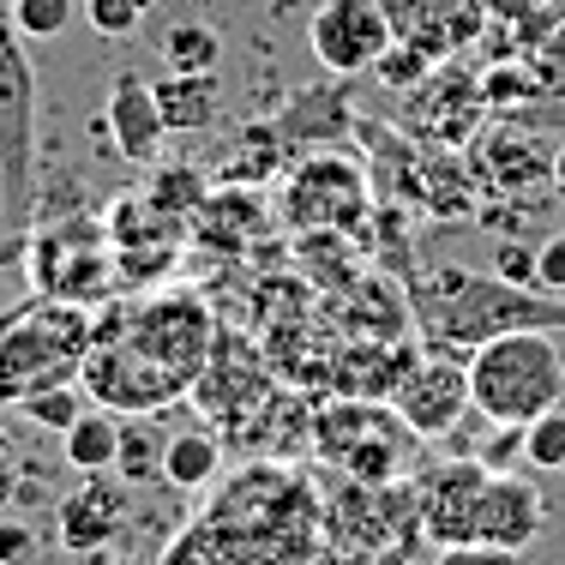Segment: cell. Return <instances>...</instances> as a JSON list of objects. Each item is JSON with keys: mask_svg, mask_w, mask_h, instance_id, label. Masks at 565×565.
Listing matches in <instances>:
<instances>
[{"mask_svg": "<svg viewBox=\"0 0 565 565\" xmlns=\"http://www.w3.org/2000/svg\"><path fill=\"white\" fill-rule=\"evenodd\" d=\"M163 446L169 439H157L151 422H120L115 476L127 481V488H139V481H163Z\"/></svg>", "mask_w": 565, "mask_h": 565, "instance_id": "obj_24", "label": "cell"}, {"mask_svg": "<svg viewBox=\"0 0 565 565\" xmlns=\"http://www.w3.org/2000/svg\"><path fill=\"white\" fill-rule=\"evenodd\" d=\"M0 223H36V73L12 7H0Z\"/></svg>", "mask_w": 565, "mask_h": 565, "instance_id": "obj_6", "label": "cell"}, {"mask_svg": "<svg viewBox=\"0 0 565 565\" xmlns=\"http://www.w3.org/2000/svg\"><path fill=\"white\" fill-rule=\"evenodd\" d=\"M409 115H427L434 127L422 132V139H439V145H463L469 132L481 127V115H488V97H481V78L463 73L457 61H439L434 73L422 78V85L409 90Z\"/></svg>", "mask_w": 565, "mask_h": 565, "instance_id": "obj_15", "label": "cell"}, {"mask_svg": "<svg viewBox=\"0 0 565 565\" xmlns=\"http://www.w3.org/2000/svg\"><path fill=\"white\" fill-rule=\"evenodd\" d=\"M523 463L565 476V403L547 409V415H535V422L523 427Z\"/></svg>", "mask_w": 565, "mask_h": 565, "instance_id": "obj_28", "label": "cell"}, {"mask_svg": "<svg viewBox=\"0 0 565 565\" xmlns=\"http://www.w3.org/2000/svg\"><path fill=\"white\" fill-rule=\"evenodd\" d=\"M205 518L241 547L247 565H313L319 530H326L319 493L301 476H289L282 463L241 469Z\"/></svg>", "mask_w": 565, "mask_h": 565, "instance_id": "obj_3", "label": "cell"}, {"mask_svg": "<svg viewBox=\"0 0 565 565\" xmlns=\"http://www.w3.org/2000/svg\"><path fill=\"white\" fill-rule=\"evenodd\" d=\"M535 289H542V295H565V228L535 247Z\"/></svg>", "mask_w": 565, "mask_h": 565, "instance_id": "obj_31", "label": "cell"}, {"mask_svg": "<svg viewBox=\"0 0 565 565\" xmlns=\"http://www.w3.org/2000/svg\"><path fill=\"white\" fill-rule=\"evenodd\" d=\"M542 488L511 469H488V488L476 500V547H500V554H523L542 535Z\"/></svg>", "mask_w": 565, "mask_h": 565, "instance_id": "obj_13", "label": "cell"}, {"mask_svg": "<svg viewBox=\"0 0 565 565\" xmlns=\"http://www.w3.org/2000/svg\"><path fill=\"white\" fill-rule=\"evenodd\" d=\"M476 174H481V193L523 199L530 186L554 181V163H542V157L518 139V132H493V139L476 145Z\"/></svg>", "mask_w": 565, "mask_h": 565, "instance_id": "obj_19", "label": "cell"}, {"mask_svg": "<svg viewBox=\"0 0 565 565\" xmlns=\"http://www.w3.org/2000/svg\"><path fill=\"white\" fill-rule=\"evenodd\" d=\"M554 0H481V12H488L493 24H523L535 19V12H547Z\"/></svg>", "mask_w": 565, "mask_h": 565, "instance_id": "obj_33", "label": "cell"}, {"mask_svg": "<svg viewBox=\"0 0 565 565\" xmlns=\"http://www.w3.org/2000/svg\"><path fill=\"white\" fill-rule=\"evenodd\" d=\"M493 277L535 289V247H523V241H500V247H493Z\"/></svg>", "mask_w": 565, "mask_h": 565, "instance_id": "obj_32", "label": "cell"}, {"mask_svg": "<svg viewBox=\"0 0 565 565\" xmlns=\"http://www.w3.org/2000/svg\"><path fill=\"white\" fill-rule=\"evenodd\" d=\"M554 186L565 193V145H559V157H554Z\"/></svg>", "mask_w": 565, "mask_h": 565, "instance_id": "obj_36", "label": "cell"}, {"mask_svg": "<svg viewBox=\"0 0 565 565\" xmlns=\"http://www.w3.org/2000/svg\"><path fill=\"white\" fill-rule=\"evenodd\" d=\"M36 554V535L24 523H0V565H24Z\"/></svg>", "mask_w": 565, "mask_h": 565, "instance_id": "obj_34", "label": "cell"}, {"mask_svg": "<svg viewBox=\"0 0 565 565\" xmlns=\"http://www.w3.org/2000/svg\"><path fill=\"white\" fill-rule=\"evenodd\" d=\"M157 565H247V559H241V547L228 542L217 523L199 518V523H186V530L163 547V559H157Z\"/></svg>", "mask_w": 565, "mask_h": 565, "instance_id": "obj_25", "label": "cell"}, {"mask_svg": "<svg viewBox=\"0 0 565 565\" xmlns=\"http://www.w3.org/2000/svg\"><path fill=\"white\" fill-rule=\"evenodd\" d=\"M409 289V319L422 326L427 349H476L500 331L518 326H542V331H565V295H542L505 282L493 271H463V265H409L403 271Z\"/></svg>", "mask_w": 565, "mask_h": 565, "instance_id": "obj_2", "label": "cell"}, {"mask_svg": "<svg viewBox=\"0 0 565 565\" xmlns=\"http://www.w3.org/2000/svg\"><path fill=\"white\" fill-rule=\"evenodd\" d=\"M392 19L380 0H319L307 19V49H313L326 78H367L373 61L392 49Z\"/></svg>", "mask_w": 565, "mask_h": 565, "instance_id": "obj_10", "label": "cell"}, {"mask_svg": "<svg viewBox=\"0 0 565 565\" xmlns=\"http://www.w3.org/2000/svg\"><path fill=\"white\" fill-rule=\"evenodd\" d=\"M392 409L403 415L415 439H446L463 415H476L469 403V361L451 355V349H427L403 367V380L392 385Z\"/></svg>", "mask_w": 565, "mask_h": 565, "instance_id": "obj_11", "label": "cell"}, {"mask_svg": "<svg viewBox=\"0 0 565 565\" xmlns=\"http://www.w3.org/2000/svg\"><path fill=\"white\" fill-rule=\"evenodd\" d=\"M434 55H427V49H415V43H403V36H392V49H385L380 61H373V85H385V90H397V97H409L415 85H422L427 73H434Z\"/></svg>", "mask_w": 565, "mask_h": 565, "instance_id": "obj_27", "label": "cell"}, {"mask_svg": "<svg viewBox=\"0 0 565 565\" xmlns=\"http://www.w3.org/2000/svg\"><path fill=\"white\" fill-rule=\"evenodd\" d=\"M151 90H157V109H163V127L181 132V139L211 132L223 115V85L211 73H181V66H169V78H151Z\"/></svg>", "mask_w": 565, "mask_h": 565, "instance_id": "obj_18", "label": "cell"}, {"mask_svg": "<svg viewBox=\"0 0 565 565\" xmlns=\"http://www.w3.org/2000/svg\"><path fill=\"white\" fill-rule=\"evenodd\" d=\"M90 132H109L115 157H127V163H157V151H163V139H169L163 109H157V90L145 85L139 73H115L109 103H103V115L90 120Z\"/></svg>", "mask_w": 565, "mask_h": 565, "instance_id": "obj_14", "label": "cell"}, {"mask_svg": "<svg viewBox=\"0 0 565 565\" xmlns=\"http://www.w3.org/2000/svg\"><path fill=\"white\" fill-rule=\"evenodd\" d=\"M139 7H145V12H151V7H157V0H139Z\"/></svg>", "mask_w": 565, "mask_h": 565, "instance_id": "obj_38", "label": "cell"}, {"mask_svg": "<svg viewBox=\"0 0 565 565\" xmlns=\"http://www.w3.org/2000/svg\"><path fill=\"white\" fill-rule=\"evenodd\" d=\"M61 451H66V463H73L78 476H109L115 451H120V415L103 409V403H90V409L61 434Z\"/></svg>", "mask_w": 565, "mask_h": 565, "instance_id": "obj_20", "label": "cell"}, {"mask_svg": "<svg viewBox=\"0 0 565 565\" xmlns=\"http://www.w3.org/2000/svg\"><path fill=\"white\" fill-rule=\"evenodd\" d=\"M434 565H518V554H500V547H439Z\"/></svg>", "mask_w": 565, "mask_h": 565, "instance_id": "obj_35", "label": "cell"}, {"mask_svg": "<svg viewBox=\"0 0 565 565\" xmlns=\"http://www.w3.org/2000/svg\"><path fill=\"white\" fill-rule=\"evenodd\" d=\"M85 19L97 36H109V43H120V36H132L145 24V7L139 0H85Z\"/></svg>", "mask_w": 565, "mask_h": 565, "instance_id": "obj_30", "label": "cell"}, {"mask_svg": "<svg viewBox=\"0 0 565 565\" xmlns=\"http://www.w3.org/2000/svg\"><path fill=\"white\" fill-rule=\"evenodd\" d=\"M97 338V313L78 301H49L36 295L31 307L0 319V403L19 409L24 397L49 392V385L78 380Z\"/></svg>", "mask_w": 565, "mask_h": 565, "instance_id": "obj_5", "label": "cell"}, {"mask_svg": "<svg viewBox=\"0 0 565 565\" xmlns=\"http://www.w3.org/2000/svg\"><path fill=\"white\" fill-rule=\"evenodd\" d=\"M78 0H12V24H19L24 43H55V36L73 24Z\"/></svg>", "mask_w": 565, "mask_h": 565, "instance_id": "obj_29", "label": "cell"}, {"mask_svg": "<svg viewBox=\"0 0 565 565\" xmlns=\"http://www.w3.org/2000/svg\"><path fill=\"white\" fill-rule=\"evenodd\" d=\"M282 132L277 127H265V120H253V127H241V145L228 151V163L217 181L223 186H259V181H271V174H289L282 169Z\"/></svg>", "mask_w": 565, "mask_h": 565, "instance_id": "obj_21", "label": "cell"}, {"mask_svg": "<svg viewBox=\"0 0 565 565\" xmlns=\"http://www.w3.org/2000/svg\"><path fill=\"white\" fill-rule=\"evenodd\" d=\"M217 469H223V446L211 434H174L163 446V481H169V488H181V493L211 488Z\"/></svg>", "mask_w": 565, "mask_h": 565, "instance_id": "obj_22", "label": "cell"}, {"mask_svg": "<svg viewBox=\"0 0 565 565\" xmlns=\"http://www.w3.org/2000/svg\"><path fill=\"white\" fill-rule=\"evenodd\" d=\"M211 355H217L211 307L186 289H169L145 295V301H120L97 319L78 385L90 403L115 415H157L193 392Z\"/></svg>", "mask_w": 565, "mask_h": 565, "instance_id": "obj_1", "label": "cell"}, {"mask_svg": "<svg viewBox=\"0 0 565 565\" xmlns=\"http://www.w3.org/2000/svg\"><path fill=\"white\" fill-rule=\"evenodd\" d=\"M409 427H403L397 409H385L380 397H355L343 409L319 415V446H326L355 481H392L403 451H409Z\"/></svg>", "mask_w": 565, "mask_h": 565, "instance_id": "obj_9", "label": "cell"}, {"mask_svg": "<svg viewBox=\"0 0 565 565\" xmlns=\"http://www.w3.org/2000/svg\"><path fill=\"white\" fill-rule=\"evenodd\" d=\"M223 61V31L205 19H181L163 31V66H181V73H217Z\"/></svg>", "mask_w": 565, "mask_h": 565, "instance_id": "obj_23", "label": "cell"}, {"mask_svg": "<svg viewBox=\"0 0 565 565\" xmlns=\"http://www.w3.org/2000/svg\"><path fill=\"white\" fill-rule=\"evenodd\" d=\"M85 409H90V397H85V385H78V380L49 385V392H36V397H24V403H19V415H24V422L49 427V434H66V427H73Z\"/></svg>", "mask_w": 565, "mask_h": 565, "instance_id": "obj_26", "label": "cell"}, {"mask_svg": "<svg viewBox=\"0 0 565 565\" xmlns=\"http://www.w3.org/2000/svg\"><path fill=\"white\" fill-rule=\"evenodd\" d=\"M120 523H127V493L115 488V481L90 476L78 493H66L61 511H55V542L66 554H97V547H109L120 535Z\"/></svg>", "mask_w": 565, "mask_h": 565, "instance_id": "obj_16", "label": "cell"}, {"mask_svg": "<svg viewBox=\"0 0 565 565\" xmlns=\"http://www.w3.org/2000/svg\"><path fill=\"white\" fill-rule=\"evenodd\" d=\"M469 403L488 427H530L565 403V355L542 326H518L469 349Z\"/></svg>", "mask_w": 565, "mask_h": 565, "instance_id": "obj_4", "label": "cell"}, {"mask_svg": "<svg viewBox=\"0 0 565 565\" xmlns=\"http://www.w3.org/2000/svg\"><path fill=\"white\" fill-rule=\"evenodd\" d=\"M373 181L355 157H338V145L307 151L282 181V223L295 235H361L373 217Z\"/></svg>", "mask_w": 565, "mask_h": 565, "instance_id": "obj_7", "label": "cell"}, {"mask_svg": "<svg viewBox=\"0 0 565 565\" xmlns=\"http://www.w3.org/2000/svg\"><path fill=\"white\" fill-rule=\"evenodd\" d=\"M349 78H331V85L319 90H295L289 103H282V145H301V151H326V145H338L343 132H355V109H349Z\"/></svg>", "mask_w": 565, "mask_h": 565, "instance_id": "obj_17", "label": "cell"}, {"mask_svg": "<svg viewBox=\"0 0 565 565\" xmlns=\"http://www.w3.org/2000/svg\"><path fill=\"white\" fill-rule=\"evenodd\" d=\"M7 253H12V241H0V259H7Z\"/></svg>", "mask_w": 565, "mask_h": 565, "instance_id": "obj_37", "label": "cell"}, {"mask_svg": "<svg viewBox=\"0 0 565 565\" xmlns=\"http://www.w3.org/2000/svg\"><path fill=\"white\" fill-rule=\"evenodd\" d=\"M24 265H31V289L49 295V301L97 307L103 295L120 289L109 223H97V217L43 223V228L31 235V253H24Z\"/></svg>", "mask_w": 565, "mask_h": 565, "instance_id": "obj_8", "label": "cell"}, {"mask_svg": "<svg viewBox=\"0 0 565 565\" xmlns=\"http://www.w3.org/2000/svg\"><path fill=\"white\" fill-rule=\"evenodd\" d=\"M385 19L403 43L427 49L434 61H463L481 36L493 31V19L481 12V0H380Z\"/></svg>", "mask_w": 565, "mask_h": 565, "instance_id": "obj_12", "label": "cell"}]
</instances>
